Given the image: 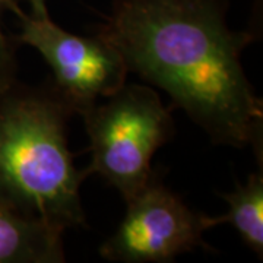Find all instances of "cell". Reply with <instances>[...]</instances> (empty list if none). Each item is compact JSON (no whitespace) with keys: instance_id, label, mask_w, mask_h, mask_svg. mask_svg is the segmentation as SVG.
Instances as JSON below:
<instances>
[{"instance_id":"6da1fadb","label":"cell","mask_w":263,"mask_h":263,"mask_svg":"<svg viewBox=\"0 0 263 263\" xmlns=\"http://www.w3.org/2000/svg\"><path fill=\"white\" fill-rule=\"evenodd\" d=\"M227 12L228 0H111L97 32L212 143L252 146L262 167L263 101L241 63L256 35L233 31Z\"/></svg>"},{"instance_id":"7a4b0ae2","label":"cell","mask_w":263,"mask_h":263,"mask_svg":"<svg viewBox=\"0 0 263 263\" xmlns=\"http://www.w3.org/2000/svg\"><path fill=\"white\" fill-rule=\"evenodd\" d=\"M72 116L53 86L16 82L0 101V197L63 233L86 226L79 189L88 173L67 146Z\"/></svg>"},{"instance_id":"3957f363","label":"cell","mask_w":263,"mask_h":263,"mask_svg":"<svg viewBox=\"0 0 263 263\" xmlns=\"http://www.w3.org/2000/svg\"><path fill=\"white\" fill-rule=\"evenodd\" d=\"M157 91L124 84L82 114L89 138V174H98L129 199L154 177L152 157L173 138L174 122Z\"/></svg>"},{"instance_id":"277c9868","label":"cell","mask_w":263,"mask_h":263,"mask_svg":"<svg viewBox=\"0 0 263 263\" xmlns=\"http://www.w3.org/2000/svg\"><path fill=\"white\" fill-rule=\"evenodd\" d=\"M21 31L12 35L16 44L35 48L53 72V89L73 114L82 116L100 98L116 94L127 78L122 53L95 32L76 35L56 25L50 16L34 18L19 8L12 10Z\"/></svg>"},{"instance_id":"5b68a950","label":"cell","mask_w":263,"mask_h":263,"mask_svg":"<svg viewBox=\"0 0 263 263\" xmlns=\"http://www.w3.org/2000/svg\"><path fill=\"white\" fill-rule=\"evenodd\" d=\"M120 226L100 247L101 257L119 263H168L196 249L211 252L202 238L205 214L195 212L154 176L129 199Z\"/></svg>"},{"instance_id":"8992f818","label":"cell","mask_w":263,"mask_h":263,"mask_svg":"<svg viewBox=\"0 0 263 263\" xmlns=\"http://www.w3.org/2000/svg\"><path fill=\"white\" fill-rule=\"evenodd\" d=\"M63 231L0 197V263H63Z\"/></svg>"},{"instance_id":"52a82bcc","label":"cell","mask_w":263,"mask_h":263,"mask_svg":"<svg viewBox=\"0 0 263 263\" xmlns=\"http://www.w3.org/2000/svg\"><path fill=\"white\" fill-rule=\"evenodd\" d=\"M228 212L221 216H206L208 227L230 224L245 245L263 257V171L250 174L246 184L237 183L230 193H222Z\"/></svg>"},{"instance_id":"ba28073f","label":"cell","mask_w":263,"mask_h":263,"mask_svg":"<svg viewBox=\"0 0 263 263\" xmlns=\"http://www.w3.org/2000/svg\"><path fill=\"white\" fill-rule=\"evenodd\" d=\"M2 16V12H0ZM16 47L15 40L9 37L2 27L0 18V101L15 86L18 63H16Z\"/></svg>"},{"instance_id":"9c48e42d","label":"cell","mask_w":263,"mask_h":263,"mask_svg":"<svg viewBox=\"0 0 263 263\" xmlns=\"http://www.w3.org/2000/svg\"><path fill=\"white\" fill-rule=\"evenodd\" d=\"M19 2V0H16ZM31 8V16L34 18H48V10L47 5H46V0H25Z\"/></svg>"},{"instance_id":"30bf717a","label":"cell","mask_w":263,"mask_h":263,"mask_svg":"<svg viewBox=\"0 0 263 263\" xmlns=\"http://www.w3.org/2000/svg\"><path fill=\"white\" fill-rule=\"evenodd\" d=\"M18 6L16 0H0V12H3L5 9L13 10Z\"/></svg>"}]
</instances>
